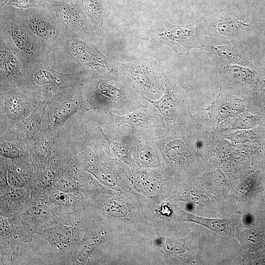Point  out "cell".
Instances as JSON below:
<instances>
[{"label": "cell", "instance_id": "cell-1", "mask_svg": "<svg viewBox=\"0 0 265 265\" xmlns=\"http://www.w3.org/2000/svg\"><path fill=\"white\" fill-rule=\"evenodd\" d=\"M0 38L11 46L27 66L50 61L51 53L33 36L15 7L0 8Z\"/></svg>", "mask_w": 265, "mask_h": 265}, {"label": "cell", "instance_id": "cell-2", "mask_svg": "<svg viewBox=\"0 0 265 265\" xmlns=\"http://www.w3.org/2000/svg\"><path fill=\"white\" fill-rule=\"evenodd\" d=\"M85 76L82 71L66 73L54 69L50 59L48 62L27 66L23 88L52 97L68 89L84 86Z\"/></svg>", "mask_w": 265, "mask_h": 265}, {"label": "cell", "instance_id": "cell-3", "mask_svg": "<svg viewBox=\"0 0 265 265\" xmlns=\"http://www.w3.org/2000/svg\"><path fill=\"white\" fill-rule=\"evenodd\" d=\"M0 92V131L18 128L37 106L52 97L24 88Z\"/></svg>", "mask_w": 265, "mask_h": 265}, {"label": "cell", "instance_id": "cell-4", "mask_svg": "<svg viewBox=\"0 0 265 265\" xmlns=\"http://www.w3.org/2000/svg\"><path fill=\"white\" fill-rule=\"evenodd\" d=\"M17 9L29 30L47 51L52 53L58 50L66 29L46 5Z\"/></svg>", "mask_w": 265, "mask_h": 265}, {"label": "cell", "instance_id": "cell-5", "mask_svg": "<svg viewBox=\"0 0 265 265\" xmlns=\"http://www.w3.org/2000/svg\"><path fill=\"white\" fill-rule=\"evenodd\" d=\"M58 50L68 54L85 69L100 74L111 73L113 71L111 61L93 44L66 29Z\"/></svg>", "mask_w": 265, "mask_h": 265}, {"label": "cell", "instance_id": "cell-6", "mask_svg": "<svg viewBox=\"0 0 265 265\" xmlns=\"http://www.w3.org/2000/svg\"><path fill=\"white\" fill-rule=\"evenodd\" d=\"M83 86L68 89L50 99L40 131L60 129L70 117L83 106L85 102Z\"/></svg>", "mask_w": 265, "mask_h": 265}, {"label": "cell", "instance_id": "cell-7", "mask_svg": "<svg viewBox=\"0 0 265 265\" xmlns=\"http://www.w3.org/2000/svg\"><path fill=\"white\" fill-rule=\"evenodd\" d=\"M45 5L66 30L95 45L98 36L86 16L74 0L46 2Z\"/></svg>", "mask_w": 265, "mask_h": 265}, {"label": "cell", "instance_id": "cell-8", "mask_svg": "<svg viewBox=\"0 0 265 265\" xmlns=\"http://www.w3.org/2000/svg\"><path fill=\"white\" fill-rule=\"evenodd\" d=\"M197 30L194 26H176L163 22L154 25L144 39L154 40L170 46L177 53L187 54L195 43Z\"/></svg>", "mask_w": 265, "mask_h": 265}, {"label": "cell", "instance_id": "cell-9", "mask_svg": "<svg viewBox=\"0 0 265 265\" xmlns=\"http://www.w3.org/2000/svg\"><path fill=\"white\" fill-rule=\"evenodd\" d=\"M27 68L18 54L0 38V91L23 88Z\"/></svg>", "mask_w": 265, "mask_h": 265}, {"label": "cell", "instance_id": "cell-10", "mask_svg": "<svg viewBox=\"0 0 265 265\" xmlns=\"http://www.w3.org/2000/svg\"><path fill=\"white\" fill-rule=\"evenodd\" d=\"M132 191L144 201H155L165 198L167 188L160 172L142 171L131 178Z\"/></svg>", "mask_w": 265, "mask_h": 265}, {"label": "cell", "instance_id": "cell-11", "mask_svg": "<svg viewBox=\"0 0 265 265\" xmlns=\"http://www.w3.org/2000/svg\"><path fill=\"white\" fill-rule=\"evenodd\" d=\"M59 133L60 129L40 131L27 140L28 151L36 163H43L51 155Z\"/></svg>", "mask_w": 265, "mask_h": 265}, {"label": "cell", "instance_id": "cell-12", "mask_svg": "<svg viewBox=\"0 0 265 265\" xmlns=\"http://www.w3.org/2000/svg\"><path fill=\"white\" fill-rule=\"evenodd\" d=\"M92 25L97 36H100L106 10L104 0H74Z\"/></svg>", "mask_w": 265, "mask_h": 265}, {"label": "cell", "instance_id": "cell-13", "mask_svg": "<svg viewBox=\"0 0 265 265\" xmlns=\"http://www.w3.org/2000/svg\"><path fill=\"white\" fill-rule=\"evenodd\" d=\"M49 100L37 106L29 116L18 128H15L27 140L33 138L40 132Z\"/></svg>", "mask_w": 265, "mask_h": 265}, {"label": "cell", "instance_id": "cell-14", "mask_svg": "<svg viewBox=\"0 0 265 265\" xmlns=\"http://www.w3.org/2000/svg\"><path fill=\"white\" fill-rule=\"evenodd\" d=\"M178 214L179 219L181 221H190L200 224L215 232L223 231L226 228L225 222L220 219L199 217L180 209L178 210Z\"/></svg>", "mask_w": 265, "mask_h": 265}, {"label": "cell", "instance_id": "cell-15", "mask_svg": "<svg viewBox=\"0 0 265 265\" xmlns=\"http://www.w3.org/2000/svg\"><path fill=\"white\" fill-rule=\"evenodd\" d=\"M145 98L159 111L168 124V122L172 119L175 110L173 97L169 87L166 86L164 94L157 101H152L146 97Z\"/></svg>", "mask_w": 265, "mask_h": 265}, {"label": "cell", "instance_id": "cell-16", "mask_svg": "<svg viewBox=\"0 0 265 265\" xmlns=\"http://www.w3.org/2000/svg\"><path fill=\"white\" fill-rule=\"evenodd\" d=\"M214 26L219 32L226 35H233L238 34L248 26L235 18H224L217 21Z\"/></svg>", "mask_w": 265, "mask_h": 265}, {"label": "cell", "instance_id": "cell-17", "mask_svg": "<svg viewBox=\"0 0 265 265\" xmlns=\"http://www.w3.org/2000/svg\"><path fill=\"white\" fill-rule=\"evenodd\" d=\"M219 93L220 94V91ZM222 99L223 102H221L219 97L217 96L216 101H214L220 104V107L218 109L219 114L223 116H234L243 111L244 108L242 101L229 98H222Z\"/></svg>", "mask_w": 265, "mask_h": 265}, {"label": "cell", "instance_id": "cell-18", "mask_svg": "<svg viewBox=\"0 0 265 265\" xmlns=\"http://www.w3.org/2000/svg\"><path fill=\"white\" fill-rule=\"evenodd\" d=\"M136 159L142 167H156L159 165V161L152 149L147 145L140 144L136 152Z\"/></svg>", "mask_w": 265, "mask_h": 265}, {"label": "cell", "instance_id": "cell-19", "mask_svg": "<svg viewBox=\"0 0 265 265\" xmlns=\"http://www.w3.org/2000/svg\"><path fill=\"white\" fill-rule=\"evenodd\" d=\"M213 50L219 56L229 60L239 63L243 62V58L238 47L234 46L232 43L215 46Z\"/></svg>", "mask_w": 265, "mask_h": 265}, {"label": "cell", "instance_id": "cell-20", "mask_svg": "<svg viewBox=\"0 0 265 265\" xmlns=\"http://www.w3.org/2000/svg\"><path fill=\"white\" fill-rule=\"evenodd\" d=\"M112 115L121 122L131 126L143 127L147 125L151 121L148 114L140 111H136L124 116Z\"/></svg>", "mask_w": 265, "mask_h": 265}, {"label": "cell", "instance_id": "cell-21", "mask_svg": "<svg viewBox=\"0 0 265 265\" xmlns=\"http://www.w3.org/2000/svg\"><path fill=\"white\" fill-rule=\"evenodd\" d=\"M106 235L104 232L98 234L88 240L78 254V261L84 263L94 248L106 239Z\"/></svg>", "mask_w": 265, "mask_h": 265}, {"label": "cell", "instance_id": "cell-22", "mask_svg": "<svg viewBox=\"0 0 265 265\" xmlns=\"http://www.w3.org/2000/svg\"><path fill=\"white\" fill-rule=\"evenodd\" d=\"M185 145L182 141L174 140L165 145L164 151L169 159L179 160L185 156Z\"/></svg>", "mask_w": 265, "mask_h": 265}, {"label": "cell", "instance_id": "cell-23", "mask_svg": "<svg viewBox=\"0 0 265 265\" xmlns=\"http://www.w3.org/2000/svg\"><path fill=\"white\" fill-rule=\"evenodd\" d=\"M12 6L20 9L45 6V2L41 0H0V8Z\"/></svg>", "mask_w": 265, "mask_h": 265}, {"label": "cell", "instance_id": "cell-24", "mask_svg": "<svg viewBox=\"0 0 265 265\" xmlns=\"http://www.w3.org/2000/svg\"><path fill=\"white\" fill-rule=\"evenodd\" d=\"M110 149L113 154L119 159L126 163H130L131 161L129 152L125 146L119 143L108 140Z\"/></svg>", "mask_w": 265, "mask_h": 265}, {"label": "cell", "instance_id": "cell-25", "mask_svg": "<svg viewBox=\"0 0 265 265\" xmlns=\"http://www.w3.org/2000/svg\"><path fill=\"white\" fill-rule=\"evenodd\" d=\"M228 70L233 78L242 83L248 80L251 74L248 69L240 66H230L228 67Z\"/></svg>", "mask_w": 265, "mask_h": 265}, {"label": "cell", "instance_id": "cell-26", "mask_svg": "<svg viewBox=\"0 0 265 265\" xmlns=\"http://www.w3.org/2000/svg\"><path fill=\"white\" fill-rule=\"evenodd\" d=\"M7 179L9 183L14 187H22L25 186V182L22 176L18 172V169L10 168L8 170Z\"/></svg>", "mask_w": 265, "mask_h": 265}, {"label": "cell", "instance_id": "cell-27", "mask_svg": "<svg viewBox=\"0 0 265 265\" xmlns=\"http://www.w3.org/2000/svg\"><path fill=\"white\" fill-rule=\"evenodd\" d=\"M54 239L58 243H65L70 238L71 232L70 230L64 226L56 228L53 233Z\"/></svg>", "mask_w": 265, "mask_h": 265}, {"label": "cell", "instance_id": "cell-28", "mask_svg": "<svg viewBox=\"0 0 265 265\" xmlns=\"http://www.w3.org/2000/svg\"><path fill=\"white\" fill-rule=\"evenodd\" d=\"M75 185L74 180L67 176L61 177L57 182L58 187L64 192H67L72 190L75 187Z\"/></svg>", "mask_w": 265, "mask_h": 265}, {"label": "cell", "instance_id": "cell-29", "mask_svg": "<svg viewBox=\"0 0 265 265\" xmlns=\"http://www.w3.org/2000/svg\"><path fill=\"white\" fill-rule=\"evenodd\" d=\"M67 196L63 193L58 191L53 192L50 196L51 201L56 204H64L67 201Z\"/></svg>", "mask_w": 265, "mask_h": 265}, {"label": "cell", "instance_id": "cell-30", "mask_svg": "<svg viewBox=\"0 0 265 265\" xmlns=\"http://www.w3.org/2000/svg\"><path fill=\"white\" fill-rule=\"evenodd\" d=\"M53 180V174L50 170H46L41 174L40 182L44 186H49L51 185Z\"/></svg>", "mask_w": 265, "mask_h": 265}, {"label": "cell", "instance_id": "cell-31", "mask_svg": "<svg viewBox=\"0 0 265 265\" xmlns=\"http://www.w3.org/2000/svg\"><path fill=\"white\" fill-rule=\"evenodd\" d=\"M7 197L12 200H19L21 199L24 195V191L16 188V187L10 188L7 192Z\"/></svg>", "mask_w": 265, "mask_h": 265}, {"label": "cell", "instance_id": "cell-32", "mask_svg": "<svg viewBox=\"0 0 265 265\" xmlns=\"http://www.w3.org/2000/svg\"><path fill=\"white\" fill-rule=\"evenodd\" d=\"M146 77L147 76L144 74L135 73L134 74V79L139 83H141L142 85L144 84L145 86H148L150 84V80Z\"/></svg>", "mask_w": 265, "mask_h": 265}, {"label": "cell", "instance_id": "cell-33", "mask_svg": "<svg viewBox=\"0 0 265 265\" xmlns=\"http://www.w3.org/2000/svg\"><path fill=\"white\" fill-rule=\"evenodd\" d=\"M44 2H55V1H59L65 0H41Z\"/></svg>", "mask_w": 265, "mask_h": 265}]
</instances>
